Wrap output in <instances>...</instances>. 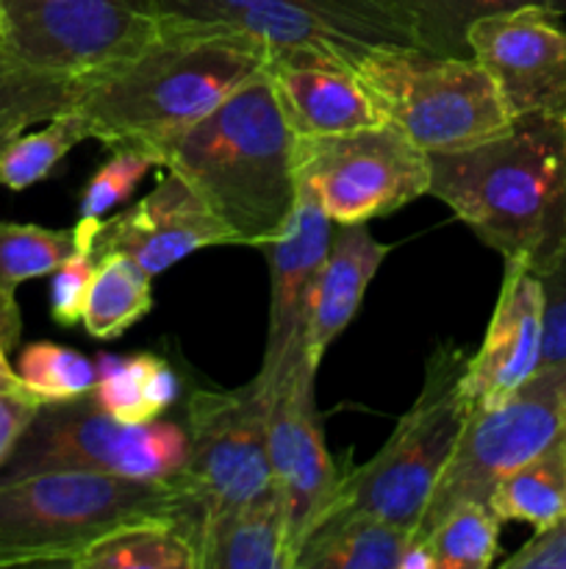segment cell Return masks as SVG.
<instances>
[{
  "mask_svg": "<svg viewBox=\"0 0 566 569\" xmlns=\"http://www.w3.org/2000/svg\"><path fill=\"white\" fill-rule=\"evenodd\" d=\"M155 42L89 72L75 109L105 148H161L266 70L270 48L242 31L159 17ZM164 164V159H161Z\"/></svg>",
  "mask_w": 566,
  "mask_h": 569,
  "instance_id": "6da1fadb",
  "label": "cell"
},
{
  "mask_svg": "<svg viewBox=\"0 0 566 569\" xmlns=\"http://www.w3.org/2000/svg\"><path fill=\"white\" fill-rule=\"evenodd\" d=\"M427 156V194L505 261L538 270L566 244V120L514 117L488 142Z\"/></svg>",
  "mask_w": 566,
  "mask_h": 569,
  "instance_id": "7a4b0ae2",
  "label": "cell"
},
{
  "mask_svg": "<svg viewBox=\"0 0 566 569\" xmlns=\"http://www.w3.org/2000/svg\"><path fill=\"white\" fill-rule=\"evenodd\" d=\"M294 139L264 70L166 142L161 159L203 194L236 244L261 248L292 220Z\"/></svg>",
  "mask_w": 566,
  "mask_h": 569,
  "instance_id": "3957f363",
  "label": "cell"
},
{
  "mask_svg": "<svg viewBox=\"0 0 566 569\" xmlns=\"http://www.w3.org/2000/svg\"><path fill=\"white\" fill-rule=\"evenodd\" d=\"M181 495L172 481H133L100 472H33L0 481V567L64 565L122 526L172 520Z\"/></svg>",
  "mask_w": 566,
  "mask_h": 569,
  "instance_id": "277c9868",
  "label": "cell"
},
{
  "mask_svg": "<svg viewBox=\"0 0 566 569\" xmlns=\"http://www.w3.org/2000/svg\"><path fill=\"white\" fill-rule=\"evenodd\" d=\"M466 365L469 353L455 345L433 350L411 409L370 461L342 472L327 517L370 515L414 533L472 411L464 398Z\"/></svg>",
  "mask_w": 566,
  "mask_h": 569,
  "instance_id": "5b68a950",
  "label": "cell"
},
{
  "mask_svg": "<svg viewBox=\"0 0 566 569\" xmlns=\"http://www.w3.org/2000/svg\"><path fill=\"white\" fill-rule=\"evenodd\" d=\"M270 403L259 378L239 389L189 395L186 461L170 481L181 495L178 528L198 561L222 522L272 487Z\"/></svg>",
  "mask_w": 566,
  "mask_h": 569,
  "instance_id": "8992f818",
  "label": "cell"
},
{
  "mask_svg": "<svg viewBox=\"0 0 566 569\" xmlns=\"http://www.w3.org/2000/svg\"><path fill=\"white\" fill-rule=\"evenodd\" d=\"M383 120L427 153L475 148L508 131L511 114L475 56L370 50L353 64Z\"/></svg>",
  "mask_w": 566,
  "mask_h": 569,
  "instance_id": "52a82bcc",
  "label": "cell"
},
{
  "mask_svg": "<svg viewBox=\"0 0 566 569\" xmlns=\"http://www.w3.org/2000/svg\"><path fill=\"white\" fill-rule=\"evenodd\" d=\"M186 426L120 422L100 409L94 395L44 403L11 450L0 481L33 472H100L133 481H170L186 461Z\"/></svg>",
  "mask_w": 566,
  "mask_h": 569,
  "instance_id": "ba28073f",
  "label": "cell"
},
{
  "mask_svg": "<svg viewBox=\"0 0 566 569\" xmlns=\"http://www.w3.org/2000/svg\"><path fill=\"white\" fill-rule=\"evenodd\" d=\"M566 439V365L538 370L508 400L469 411L455 453L433 487L411 539L422 542L431 528L461 503L488 506L494 483L525 461Z\"/></svg>",
  "mask_w": 566,
  "mask_h": 569,
  "instance_id": "9c48e42d",
  "label": "cell"
},
{
  "mask_svg": "<svg viewBox=\"0 0 566 569\" xmlns=\"http://www.w3.org/2000/svg\"><path fill=\"white\" fill-rule=\"evenodd\" d=\"M159 17L242 31L270 53H320L355 64L381 48H416L394 0H155Z\"/></svg>",
  "mask_w": 566,
  "mask_h": 569,
  "instance_id": "30bf717a",
  "label": "cell"
},
{
  "mask_svg": "<svg viewBox=\"0 0 566 569\" xmlns=\"http://www.w3.org/2000/svg\"><path fill=\"white\" fill-rule=\"evenodd\" d=\"M294 172L333 222H370L431 192V156L392 122L297 137Z\"/></svg>",
  "mask_w": 566,
  "mask_h": 569,
  "instance_id": "8fae6325",
  "label": "cell"
},
{
  "mask_svg": "<svg viewBox=\"0 0 566 569\" xmlns=\"http://www.w3.org/2000/svg\"><path fill=\"white\" fill-rule=\"evenodd\" d=\"M161 33L155 0H0V39L33 64L105 70Z\"/></svg>",
  "mask_w": 566,
  "mask_h": 569,
  "instance_id": "7c38bea8",
  "label": "cell"
},
{
  "mask_svg": "<svg viewBox=\"0 0 566 569\" xmlns=\"http://www.w3.org/2000/svg\"><path fill=\"white\" fill-rule=\"evenodd\" d=\"M316 367L300 361L277 383L270 403V467L286 509V539L292 569L300 548L331 511L342 470L325 445L314 398Z\"/></svg>",
  "mask_w": 566,
  "mask_h": 569,
  "instance_id": "4fadbf2b",
  "label": "cell"
},
{
  "mask_svg": "<svg viewBox=\"0 0 566 569\" xmlns=\"http://www.w3.org/2000/svg\"><path fill=\"white\" fill-rule=\"evenodd\" d=\"M469 50L514 117L566 120V26L542 6L503 11L469 28Z\"/></svg>",
  "mask_w": 566,
  "mask_h": 569,
  "instance_id": "5bb4252c",
  "label": "cell"
},
{
  "mask_svg": "<svg viewBox=\"0 0 566 569\" xmlns=\"http://www.w3.org/2000/svg\"><path fill=\"white\" fill-rule=\"evenodd\" d=\"M331 237L333 220L325 214L314 192L297 183L292 220L275 239L261 244L270 264V320H266L261 370L255 378L270 395H275L277 383L305 359V315H309L316 272L331 248Z\"/></svg>",
  "mask_w": 566,
  "mask_h": 569,
  "instance_id": "9a60e30c",
  "label": "cell"
},
{
  "mask_svg": "<svg viewBox=\"0 0 566 569\" xmlns=\"http://www.w3.org/2000/svg\"><path fill=\"white\" fill-rule=\"evenodd\" d=\"M161 170L153 192L100 222L94 256L122 253L155 278L198 250L236 244L231 228L181 172L170 167Z\"/></svg>",
  "mask_w": 566,
  "mask_h": 569,
  "instance_id": "2e32d148",
  "label": "cell"
},
{
  "mask_svg": "<svg viewBox=\"0 0 566 569\" xmlns=\"http://www.w3.org/2000/svg\"><path fill=\"white\" fill-rule=\"evenodd\" d=\"M542 283L525 261H505L503 287L486 337L466 365L464 398L469 409H492L525 387L542 370Z\"/></svg>",
  "mask_w": 566,
  "mask_h": 569,
  "instance_id": "e0dca14e",
  "label": "cell"
},
{
  "mask_svg": "<svg viewBox=\"0 0 566 569\" xmlns=\"http://www.w3.org/2000/svg\"><path fill=\"white\" fill-rule=\"evenodd\" d=\"M266 76L294 137H331L386 122L350 61L270 53Z\"/></svg>",
  "mask_w": 566,
  "mask_h": 569,
  "instance_id": "ac0fdd59",
  "label": "cell"
},
{
  "mask_svg": "<svg viewBox=\"0 0 566 569\" xmlns=\"http://www.w3.org/2000/svg\"><path fill=\"white\" fill-rule=\"evenodd\" d=\"M392 250L372 237L366 222H333L331 248L316 272L303 328V356L311 367L320 370L322 356L355 320L372 278Z\"/></svg>",
  "mask_w": 566,
  "mask_h": 569,
  "instance_id": "d6986e66",
  "label": "cell"
},
{
  "mask_svg": "<svg viewBox=\"0 0 566 569\" xmlns=\"http://www.w3.org/2000/svg\"><path fill=\"white\" fill-rule=\"evenodd\" d=\"M411 533L370 515H331L311 531L294 569H400Z\"/></svg>",
  "mask_w": 566,
  "mask_h": 569,
  "instance_id": "ffe728a7",
  "label": "cell"
},
{
  "mask_svg": "<svg viewBox=\"0 0 566 569\" xmlns=\"http://www.w3.org/2000/svg\"><path fill=\"white\" fill-rule=\"evenodd\" d=\"M87 76L33 64L0 39V148L28 126L75 109Z\"/></svg>",
  "mask_w": 566,
  "mask_h": 569,
  "instance_id": "44dd1931",
  "label": "cell"
},
{
  "mask_svg": "<svg viewBox=\"0 0 566 569\" xmlns=\"http://www.w3.org/2000/svg\"><path fill=\"white\" fill-rule=\"evenodd\" d=\"M200 569H292L286 509L275 483L222 522Z\"/></svg>",
  "mask_w": 566,
  "mask_h": 569,
  "instance_id": "7402d4cb",
  "label": "cell"
},
{
  "mask_svg": "<svg viewBox=\"0 0 566 569\" xmlns=\"http://www.w3.org/2000/svg\"><path fill=\"white\" fill-rule=\"evenodd\" d=\"M98 381H94V400L105 415L120 422L159 420L178 400V376L164 359L153 353H137L128 359L100 356L94 361Z\"/></svg>",
  "mask_w": 566,
  "mask_h": 569,
  "instance_id": "603a6c76",
  "label": "cell"
},
{
  "mask_svg": "<svg viewBox=\"0 0 566 569\" xmlns=\"http://www.w3.org/2000/svg\"><path fill=\"white\" fill-rule=\"evenodd\" d=\"M72 569H200L192 542L172 520L122 526L89 545Z\"/></svg>",
  "mask_w": 566,
  "mask_h": 569,
  "instance_id": "cb8c5ba5",
  "label": "cell"
},
{
  "mask_svg": "<svg viewBox=\"0 0 566 569\" xmlns=\"http://www.w3.org/2000/svg\"><path fill=\"white\" fill-rule=\"evenodd\" d=\"M499 522L553 526L566 517V439L499 478L488 498Z\"/></svg>",
  "mask_w": 566,
  "mask_h": 569,
  "instance_id": "d4e9b609",
  "label": "cell"
},
{
  "mask_svg": "<svg viewBox=\"0 0 566 569\" xmlns=\"http://www.w3.org/2000/svg\"><path fill=\"white\" fill-rule=\"evenodd\" d=\"M408 20L420 50L436 56H472L469 28L503 11L542 6L566 14V0H394Z\"/></svg>",
  "mask_w": 566,
  "mask_h": 569,
  "instance_id": "484cf974",
  "label": "cell"
},
{
  "mask_svg": "<svg viewBox=\"0 0 566 569\" xmlns=\"http://www.w3.org/2000/svg\"><path fill=\"white\" fill-rule=\"evenodd\" d=\"M153 309V278L122 253L98 256L83 328L94 339H117Z\"/></svg>",
  "mask_w": 566,
  "mask_h": 569,
  "instance_id": "4316f807",
  "label": "cell"
},
{
  "mask_svg": "<svg viewBox=\"0 0 566 569\" xmlns=\"http://www.w3.org/2000/svg\"><path fill=\"white\" fill-rule=\"evenodd\" d=\"M83 139H92V128L78 109L55 114L42 131L17 133L0 148V187L22 192L44 181Z\"/></svg>",
  "mask_w": 566,
  "mask_h": 569,
  "instance_id": "83f0119b",
  "label": "cell"
},
{
  "mask_svg": "<svg viewBox=\"0 0 566 569\" xmlns=\"http://www.w3.org/2000/svg\"><path fill=\"white\" fill-rule=\"evenodd\" d=\"M422 545L433 569H486L499 553V517L492 506L461 503L431 528Z\"/></svg>",
  "mask_w": 566,
  "mask_h": 569,
  "instance_id": "f1b7e54d",
  "label": "cell"
},
{
  "mask_svg": "<svg viewBox=\"0 0 566 569\" xmlns=\"http://www.w3.org/2000/svg\"><path fill=\"white\" fill-rule=\"evenodd\" d=\"M153 167L161 164V156L144 148H111L109 161L98 167L87 181L81 194V209H78V222L72 228L75 233V248H94L100 222L105 220L114 206L125 203L133 189L142 183Z\"/></svg>",
  "mask_w": 566,
  "mask_h": 569,
  "instance_id": "f546056e",
  "label": "cell"
},
{
  "mask_svg": "<svg viewBox=\"0 0 566 569\" xmlns=\"http://www.w3.org/2000/svg\"><path fill=\"white\" fill-rule=\"evenodd\" d=\"M72 253H75L72 228L55 231V228L0 220V287L6 292L17 295L20 283L50 276Z\"/></svg>",
  "mask_w": 566,
  "mask_h": 569,
  "instance_id": "4dcf8cb0",
  "label": "cell"
},
{
  "mask_svg": "<svg viewBox=\"0 0 566 569\" xmlns=\"http://www.w3.org/2000/svg\"><path fill=\"white\" fill-rule=\"evenodd\" d=\"M17 376L22 387L39 403H61L89 395L98 381V367L78 350L55 342H31L17 359Z\"/></svg>",
  "mask_w": 566,
  "mask_h": 569,
  "instance_id": "1f68e13d",
  "label": "cell"
},
{
  "mask_svg": "<svg viewBox=\"0 0 566 569\" xmlns=\"http://www.w3.org/2000/svg\"><path fill=\"white\" fill-rule=\"evenodd\" d=\"M544 298L542 370L566 365V244L536 270Z\"/></svg>",
  "mask_w": 566,
  "mask_h": 569,
  "instance_id": "d6a6232c",
  "label": "cell"
},
{
  "mask_svg": "<svg viewBox=\"0 0 566 569\" xmlns=\"http://www.w3.org/2000/svg\"><path fill=\"white\" fill-rule=\"evenodd\" d=\"M98 256L94 248H75V253L50 272V317L61 328L83 322L89 287H92Z\"/></svg>",
  "mask_w": 566,
  "mask_h": 569,
  "instance_id": "836d02e7",
  "label": "cell"
},
{
  "mask_svg": "<svg viewBox=\"0 0 566 569\" xmlns=\"http://www.w3.org/2000/svg\"><path fill=\"white\" fill-rule=\"evenodd\" d=\"M503 569H566V517L536 528L533 539L503 561Z\"/></svg>",
  "mask_w": 566,
  "mask_h": 569,
  "instance_id": "e575fe53",
  "label": "cell"
},
{
  "mask_svg": "<svg viewBox=\"0 0 566 569\" xmlns=\"http://www.w3.org/2000/svg\"><path fill=\"white\" fill-rule=\"evenodd\" d=\"M20 331H22V320H20V309H17L14 292H6V289L0 287V392L31 395L26 387H22L14 367L9 365V353L20 345Z\"/></svg>",
  "mask_w": 566,
  "mask_h": 569,
  "instance_id": "d590c367",
  "label": "cell"
},
{
  "mask_svg": "<svg viewBox=\"0 0 566 569\" xmlns=\"http://www.w3.org/2000/svg\"><path fill=\"white\" fill-rule=\"evenodd\" d=\"M39 400L31 395H17V392H0V470L9 461L11 450L17 448L20 437L26 428L31 426L33 415L39 411Z\"/></svg>",
  "mask_w": 566,
  "mask_h": 569,
  "instance_id": "8d00e7d4",
  "label": "cell"
}]
</instances>
